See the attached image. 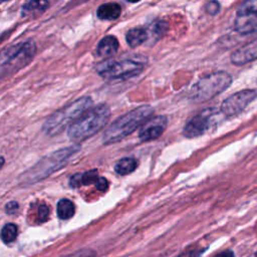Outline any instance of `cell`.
Returning <instances> with one entry per match:
<instances>
[{
  "label": "cell",
  "mask_w": 257,
  "mask_h": 257,
  "mask_svg": "<svg viewBox=\"0 0 257 257\" xmlns=\"http://www.w3.org/2000/svg\"><path fill=\"white\" fill-rule=\"evenodd\" d=\"M231 83L232 76L225 71L210 73L191 87L189 97L194 101H206L226 90Z\"/></svg>",
  "instance_id": "obj_5"
},
{
  "label": "cell",
  "mask_w": 257,
  "mask_h": 257,
  "mask_svg": "<svg viewBox=\"0 0 257 257\" xmlns=\"http://www.w3.org/2000/svg\"><path fill=\"white\" fill-rule=\"evenodd\" d=\"M121 8L116 3H105L97 8L96 15L102 20H114L119 17Z\"/></svg>",
  "instance_id": "obj_15"
},
{
  "label": "cell",
  "mask_w": 257,
  "mask_h": 257,
  "mask_svg": "<svg viewBox=\"0 0 257 257\" xmlns=\"http://www.w3.org/2000/svg\"><path fill=\"white\" fill-rule=\"evenodd\" d=\"M79 174H80V186H87V185L94 184L98 179L96 170H90V171H86L84 173H79Z\"/></svg>",
  "instance_id": "obj_20"
},
{
  "label": "cell",
  "mask_w": 257,
  "mask_h": 257,
  "mask_svg": "<svg viewBox=\"0 0 257 257\" xmlns=\"http://www.w3.org/2000/svg\"><path fill=\"white\" fill-rule=\"evenodd\" d=\"M128 2H133V3H136V2H139V1H141V0H127Z\"/></svg>",
  "instance_id": "obj_30"
},
{
  "label": "cell",
  "mask_w": 257,
  "mask_h": 257,
  "mask_svg": "<svg viewBox=\"0 0 257 257\" xmlns=\"http://www.w3.org/2000/svg\"><path fill=\"white\" fill-rule=\"evenodd\" d=\"M152 106L145 104L134 108L112 121L102 135L104 145L120 142L134 133L153 113Z\"/></svg>",
  "instance_id": "obj_1"
},
{
  "label": "cell",
  "mask_w": 257,
  "mask_h": 257,
  "mask_svg": "<svg viewBox=\"0 0 257 257\" xmlns=\"http://www.w3.org/2000/svg\"><path fill=\"white\" fill-rule=\"evenodd\" d=\"M137 161L134 158H122L114 166V171L121 176L128 175L137 169Z\"/></svg>",
  "instance_id": "obj_17"
},
{
  "label": "cell",
  "mask_w": 257,
  "mask_h": 257,
  "mask_svg": "<svg viewBox=\"0 0 257 257\" xmlns=\"http://www.w3.org/2000/svg\"><path fill=\"white\" fill-rule=\"evenodd\" d=\"M148 37V31L141 27H136L130 29L125 35V39L127 44L131 47H137L144 43Z\"/></svg>",
  "instance_id": "obj_16"
},
{
  "label": "cell",
  "mask_w": 257,
  "mask_h": 257,
  "mask_svg": "<svg viewBox=\"0 0 257 257\" xmlns=\"http://www.w3.org/2000/svg\"><path fill=\"white\" fill-rule=\"evenodd\" d=\"M213 257H235V256H234L233 251H231V250H224V251H221V252L217 253Z\"/></svg>",
  "instance_id": "obj_28"
},
{
  "label": "cell",
  "mask_w": 257,
  "mask_h": 257,
  "mask_svg": "<svg viewBox=\"0 0 257 257\" xmlns=\"http://www.w3.org/2000/svg\"><path fill=\"white\" fill-rule=\"evenodd\" d=\"M110 116V109L106 104H98L90 107L68 127V138L74 142H82L97 132L107 123Z\"/></svg>",
  "instance_id": "obj_2"
},
{
  "label": "cell",
  "mask_w": 257,
  "mask_h": 257,
  "mask_svg": "<svg viewBox=\"0 0 257 257\" xmlns=\"http://www.w3.org/2000/svg\"><path fill=\"white\" fill-rule=\"evenodd\" d=\"M94 186L95 188L98 190V191H105L108 187V183L106 181L105 178L103 177H98V179L96 180V182L94 183Z\"/></svg>",
  "instance_id": "obj_25"
},
{
  "label": "cell",
  "mask_w": 257,
  "mask_h": 257,
  "mask_svg": "<svg viewBox=\"0 0 257 257\" xmlns=\"http://www.w3.org/2000/svg\"><path fill=\"white\" fill-rule=\"evenodd\" d=\"M5 1H7V0H0V3H3V2H5Z\"/></svg>",
  "instance_id": "obj_31"
},
{
  "label": "cell",
  "mask_w": 257,
  "mask_h": 257,
  "mask_svg": "<svg viewBox=\"0 0 257 257\" xmlns=\"http://www.w3.org/2000/svg\"><path fill=\"white\" fill-rule=\"evenodd\" d=\"M92 105V100L88 96L80 97L66 106L51 114L43 124L42 131L47 136H55L62 132L68 124L70 125L81 116Z\"/></svg>",
  "instance_id": "obj_4"
},
{
  "label": "cell",
  "mask_w": 257,
  "mask_h": 257,
  "mask_svg": "<svg viewBox=\"0 0 257 257\" xmlns=\"http://www.w3.org/2000/svg\"><path fill=\"white\" fill-rule=\"evenodd\" d=\"M62 257H95V252L91 249L83 248V249H80L76 252H73L71 254H68V255H65Z\"/></svg>",
  "instance_id": "obj_22"
},
{
  "label": "cell",
  "mask_w": 257,
  "mask_h": 257,
  "mask_svg": "<svg viewBox=\"0 0 257 257\" xmlns=\"http://www.w3.org/2000/svg\"><path fill=\"white\" fill-rule=\"evenodd\" d=\"M167 28H168V23L165 22V21L160 20V21H157L153 24L152 32L156 37H160L167 31Z\"/></svg>",
  "instance_id": "obj_21"
},
{
  "label": "cell",
  "mask_w": 257,
  "mask_h": 257,
  "mask_svg": "<svg viewBox=\"0 0 257 257\" xmlns=\"http://www.w3.org/2000/svg\"><path fill=\"white\" fill-rule=\"evenodd\" d=\"M36 47L33 42H21L0 51V65L20 67L27 64L35 53Z\"/></svg>",
  "instance_id": "obj_7"
},
{
  "label": "cell",
  "mask_w": 257,
  "mask_h": 257,
  "mask_svg": "<svg viewBox=\"0 0 257 257\" xmlns=\"http://www.w3.org/2000/svg\"><path fill=\"white\" fill-rule=\"evenodd\" d=\"M168 119L164 115L147 118L140 127L139 139L142 142H151L160 138L167 127Z\"/></svg>",
  "instance_id": "obj_11"
},
{
  "label": "cell",
  "mask_w": 257,
  "mask_h": 257,
  "mask_svg": "<svg viewBox=\"0 0 257 257\" xmlns=\"http://www.w3.org/2000/svg\"><path fill=\"white\" fill-rule=\"evenodd\" d=\"M118 48V41L112 35L103 37L97 44L96 52L101 57H109L116 53Z\"/></svg>",
  "instance_id": "obj_13"
},
{
  "label": "cell",
  "mask_w": 257,
  "mask_h": 257,
  "mask_svg": "<svg viewBox=\"0 0 257 257\" xmlns=\"http://www.w3.org/2000/svg\"><path fill=\"white\" fill-rule=\"evenodd\" d=\"M255 59H257V39L235 50L231 56L232 62L236 65H243Z\"/></svg>",
  "instance_id": "obj_12"
},
{
  "label": "cell",
  "mask_w": 257,
  "mask_h": 257,
  "mask_svg": "<svg viewBox=\"0 0 257 257\" xmlns=\"http://www.w3.org/2000/svg\"><path fill=\"white\" fill-rule=\"evenodd\" d=\"M0 236L4 243L13 242L17 236V227L12 223L6 224L1 230Z\"/></svg>",
  "instance_id": "obj_19"
},
{
  "label": "cell",
  "mask_w": 257,
  "mask_h": 257,
  "mask_svg": "<svg viewBox=\"0 0 257 257\" xmlns=\"http://www.w3.org/2000/svg\"><path fill=\"white\" fill-rule=\"evenodd\" d=\"M234 24L240 34L257 32V0H246L239 6Z\"/></svg>",
  "instance_id": "obj_8"
},
{
  "label": "cell",
  "mask_w": 257,
  "mask_h": 257,
  "mask_svg": "<svg viewBox=\"0 0 257 257\" xmlns=\"http://www.w3.org/2000/svg\"><path fill=\"white\" fill-rule=\"evenodd\" d=\"M19 206H18V203L15 202V201H11V202H8L5 206V211L9 214H13L15 213L17 210H18Z\"/></svg>",
  "instance_id": "obj_27"
},
{
  "label": "cell",
  "mask_w": 257,
  "mask_h": 257,
  "mask_svg": "<svg viewBox=\"0 0 257 257\" xmlns=\"http://www.w3.org/2000/svg\"><path fill=\"white\" fill-rule=\"evenodd\" d=\"M79 148L77 146L69 147L58 150L44 157L37 164H35V166L30 168L19 177L20 184L26 186L43 180L47 176L51 175L52 173L58 171L60 168L65 166L68 160L74 154H76Z\"/></svg>",
  "instance_id": "obj_3"
},
{
  "label": "cell",
  "mask_w": 257,
  "mask_h": 257,
  "mask_svg": "<svg viewBox=\"0 0 257 257\" xmlns=\"http://www.w3.org/2000/svg\"><path fill=\"white\" fill-rule=\"evenodd\" d=\"M48 7L47 0H30L22 8L23 17H36L42 14Z\"/></svg>",
  "instance_id": "obj_14"
},
{
  "label": "cell",
  "mask_w": 257,
  "mask_h": 257,
  "mask_svg": "<svg viewBox=\"0 0 257 257\" xmlns=\"http://www.w3.org/2000/svg\"><path fill=\"white\" fill-rule=\"evenodd\" d=\"M213 117L212 109H205L187 121L183 128V136L194 139L203 136L211 126Z\"/></svg>",
  "instance_id": "obj_10"
},
{
  "label": "cell",
  "mask_w": 257,
  "mask_h": 257,
  "mask_svg": "<svg viewBox=\"0 0 257 257\" xmlns=\"http://www.w3.org/2000/svg\"><path fill=\"white\" fill-rule=\"evenodd\" d=\"M202 250L199 249H193V250H189L186 251L185 253L179 255L178 257H202Z\"/></svg>",
  "instance_id": "obj_26"
},
{
  "label": "cell",
  "mask_w": 257,
  "mask_h": 257,
  "mask_svg": "<svg viewBox=\"0 0 257 257\" xmlns=\"http://www.w3.org/2000/svg\"><path fill=\"white\" fill-rule=\"evenodd\" d=\"M143 63L133 59H108L100 62L96 67V71L105 79L118 80L136 76L143 70Z\"/></svg>",
  "instance_id": "obj_6"
},
{
  "label": "cell",
  "mask_w": 257,
  "mask_h": 257,
  "mask_svg": "<svg viewBox=\"0 0 257 257\" xmlns=\"http://www.w3.org/2000/svg\"><path fill=\"white\" fill-rule=\"evenodd\" d=\"M3 163H4V159L2 157H0V169H1L2 165H3Z\"/></svg>",
  "instance_id": "obj_29"
},
{
  "label": "cell",
  "mask_w": 257,
  "mask_h": 257,
  "mask_svg": "<svg viewBox=\"0 0 257 257\" xmlns=\"http://www.w3.org/2000/svg\"><path fill=\"white\" fill-rule=\"evenodd\" d=\"M75 212L73 203L68 199H61L57 203V215L62 220L70 219Z\"/></svg>",
  "instance_id": "obj_18"
},
{
  "label": "cell",
  "mask_w": 257,
  "mask_h": 257,
  "mask_svg": "<svg viewBox=\"0 0 257 257\" xmlns=\"http://www.w3.org/2000/svg\"><path fill=\"white\" fill-rule=\"evenodd\" d=\"M257 96V92L253 89H244L233 93L227 97L221 104V111L226 116H234L242 112L250 102Z\"/></svg>",
  "instance_id": "obj_9"
},
{
  "label": "cell",
  "mask_w": 257,
  "mask_h": 257,
  "mask_svg": "<svg viewBox=\"0 0 257 257\" xmlns=\"http://www.w3.org/2000/svg\"><path fill=\"white\" fill-rule=\"evenodd\" d=\"M219 8H220V5L217 1L215 0H212L210 2L207 3L206 5V11L210 14V15H215L218 11H219Z\"/></svg>",
  "instance_id": "obj_24"
},
{
  "label": "cell",
  "mask_w": 257,
  "mask_h": 257,
  "mask_svg": "<svg viewBox=\"0 0 257 257\" xmlns=\"http://www.w3.org/2000/svg\"><path fill=\"white\" fill-rule=\"evenodd\" d=\"M49 216V209L46 205L42 204L38 207V220L40 222H45Z\"/></svg>",
  "instance_id": "obj_23"
}]
</instances>
